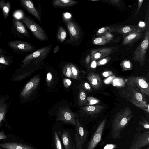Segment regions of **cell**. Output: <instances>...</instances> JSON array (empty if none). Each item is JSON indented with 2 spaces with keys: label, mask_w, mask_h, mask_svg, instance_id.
<instances>
[{
  "label": "cell",
  "mask_w": 149,
  "mask_h": 149,
  "mask_svg": "<svg viewBox=\"0 0 149 149\" xmlns=\"http://www.w3.org/2000/svg\"><path fill=\"white\" fill-rule=\"evenodd\" d=\"M133 116L132 110L129 106L125 107L116 114L111 123V133L112 138L116 139L121 137L122 131Z\"/></svg>",
  "instance_id": "6da1fadb"
},
{
  "label": "cell",
  "mask_w": 149,
  "mask_h": 149,
  "mask_svg": "<svg viewBox=\"0 0 149 149\" xmlns=\"http://www.w3.org/2000/svg\"><path fill=\"white\" fill-rule=\"evenodd\" d=\"M118 93L122 98L136 106L144 108L149 106L146 102L144 95L128 84L126 83L122 87Z\"/></svg>",
  "instance_id": "7a4b0ae2"
},
{
  "label": "cell",
  "mask_w": 149,
  "mask_h": 149,
  "mask_svg": "<svg viewBox=\"0 0 149 149\" xmlns=\"http://www.w3.org/2000/svg\"><path fill=\"white\" fill-rule=\"evenodd\" d=\"M148 18L143 40L139 44L133 53L132 59L139 62L141 66L145 64L146 59V54L149 44V23Z\"/></svg>",
  "instance_id": "3957f363"
},
{
  "label": "cell",
  "mask_w": 149,
  "mask_h": 149,
  "mask_svg": "<svg viewBox=\"0 0 149 149\" xmlns=\"http://www.w3.org/2000/svg\"><path fill=\"white\" fill-rule=\"evenodd\" d=\"M51 47L50 45L46 46L28 54L22 60L21 67H26L32 61H34L35 64L39 63L46 57L50 52Z\"/></svg>",
  "instance_id": "277c9868"
},
{
  "label": "cell",
  "mask_w": 149,
  "mask_h": 149,
  "mask_svg": "<svg viewBox=\"0 0 149 149\" xmlns=\"http://www.w3.org/2000/svg\"><path fill=\"white\" fill-rule=\"evenodd\" d=\"M126 84L132 86L143 95H149V85L145 78L143 77L130 76L125 80Z\"/></svg>",
  "instance_id": "5b68a950"
},
{
  "label": "cell",
  "mask_w": 149,
  "mask_h": 149,
  "mask_svg": "<svg viewBox=\"0 0 149 149\" xmlns=\"http://www.w3.org/2000/svg\"><path fill=\"white\" fill-rule=\"evenodd\" d=\"M22 19L37 39L42 41L46 40L47 35L44 30L33 20L26 16H24Z\"/></svg>",
  "instance_id": "8992f818"
},
{
  "label": "cell",
  "mask_w": 149,
  "mask_h": 149,
  "mask_svg": "<svg viewBox=\"0 0 149 149\" xmlns=\"http://www.w3.org/2000/svg\"><path fill=\"white\" fill-rule=\"evenodd\" d=\"M129 149H140L149 144V130H138Z\"/></svg>",
  "instance_id": "52a82bcc"
},
{
  "label": "cell",
  "mask_w": 149,
  "mask_h": 149,
  "mask_svg": "<svg viewBox=\"0 0 149 149\" xmlns=\"http://www.w3.org/2000/svg\"><path fill=\"white\" fill-rule=\"evenodd\" d=\"M78 115L72 112L70 110L66 107L60 108L57 111L56 120L74 126L76 125L75 118Z\"/></svg>",
  "instance_id": "ba28073f"
},
{
  "label": "cell",
  "mask_w": 149,
  "mask_h": 149,
  "mask_svg": "<svg viewBox=\"0 0 149 149\" xmlns=\"http://www.w3.org/2000/svg\"><path fill=\"white\" fill-rule=\"evenodd\" d=\"M75 143L73 149H82V146L87 138L88 132L81 123L76 120Z\"/></svg>",
  "instance_id": "9c48e42d"
},
{
  "label": "cell",
  "mask_w": 149,
  "mask_h": 149,
  "mask_svg": "<svg viewBox=\"0 0 149 149\" xmlns=\"http://www.w3.org/2000/svg\"><path fill=\"white\" fill-rule=\"evenodd\" d=\"M109 32L117 33L124 36L131 33L143 31L145 28L139 27L137 25H125L108 26Z\"/></svg>",
  "instance_id": "30bf717a"
},
{
  "label": "cell",
  "mask_w": 149,
  "mask_h": 149,
  "mask_svg": "<svg viewBox=\"0 0 149 149\" xmlns=\"http://www.w3.org/2000/svg\"><path fill=\"white\" fill-rule=\"evenodd\" d=\"M40 81V78L38 76H36L30 80L21 91L20 97L24 100L28 99L36 90Z\"/></svg>",
  "instance_id": "8fae6325"
},
{
  "label": "cell",
  "mask_w": 149,
  "mask_h": 149,
  "mask_svg": "<svg viewBox=\"0 0 149 149\" xmlns=\"http://www.w3.org/2000/svg\"><path fill=\"white\" fill-rule=\"evenodd\" d=\"M66 26L70 36L66 43L72 44L78 42L81 34L79 26L74 22L69 20L67 22Z\"/></svg>",
  "instance_id": "7c38bea8"
},
{
  "label": "cell",
  "mask_w": 149,
  "mask_h": 149,
  "mask_svg": "<svg viewBox=\"0 0 149 149\" xmlns=\"http://www.w3.org/2000/svg\"><path fill=\"white\" fill-rule=\"evenodd\" d=\"M8 45L14 52L18 54L31 52L34 48L32 45L24 41H10L8 42Z\"/></svg>",
  "instance_id": "4fadbf2b"
},
{
  "label": "cell",
  "mask_w": 149,
  "mask_h": 149,
  "mask_svg": "<svg viewBox=\"0 0 149 149\" xmlns=\"http://www.w3.org/2000/svg\"><path fill=\"white\" fill-rule=\"evenodd\" d=\"M118 49V47H113L94 49L91 51V60L93 61L101 59L110 55Z\"/></svg>",
  "instance_id": "5bb4252c"
},
{
  "label": "cell",
  "mask_w": 149,
  "mask_h": 149,
  "mask_svg": "<svg viewBox=\"0 0 149 149\" xmlns=\"http://www.w3.org/2000/svg\"><path fill=\"white\" fill-rule=\"evenodd\" d=\"M104 119L100 123L90 141L86 149H94L100 141L106 123Z\"/></svg>",
  "instance_id": "9a60e30c"
},
{
  "label": "cell",
  "mask_w": 149,
  "mask_h": 149,
  "mask_svg": "<svg viewBox=\"0 0 149 149\" xmlns=\"http://www.w3.org/2000/svg\"><path fill=\"white\" fill-rule=\"evenodd\" d=\"M11 101L8 94H0V127L6 120V116L8 111Z\"/></svg>",
  "instance_id": "2e32d148"
},
{
  "label": "cell",
  "mask_w": 149,
  "mask_h": 149,
  "mask_svg": "<svg viewBox=\"0 0 149 149\" xmlns=\"http://www.w3.org/2000/svg\"><path fill=\"white\" fill-rule=\"evenodd\" d=\"M21 6L35 17L39 21L41 22V18L38 11L35 8L32 2L29 0H20Z\"/></svg>",
  "instance_id": "e0dca14e"
},
{
  "label": "cell",
  "mask_w": 149,
  "mask_h": 149,
  "mask_svg": "<svg viewBox=\"0 0 149 149\" xmlns=\"http://www.w3.org/2000/svg\"><path fill=\"white\" fill-rule=\"evenodd\" d=\"M143 35V31L134 32L124 36L121 45H131L141 39Z\"/></svg>",
  "instance_id": "ac0fdd59"
},
{
  "label": "cell",
  "mask_w": 149,
  "mask_h": 149,
  "mask_svg": "<svg viewBox=\"0 0 149 149\" xmlns=\"http://www.w3.org/2000/svg\"><path fill=\"white\" fill-rule=\"evenodd\" d=\"M87 79L92 88L95 90L100 89L102 86V82L100 77L97 74L92 72L87 76Z\"/></svg>",
  "instance_id": "d6986e66"
},
{
  "label": "cell",
  "mask_w": 149,
  "mask_h": 149,
  "mask_svg": "<svg viewBox=\"0 0 149 149\" xmlns=\"http://www.w3.org/2000/svg\"><path fill=\"white\" fill-rule=\"evenodd\" d=\"M0 147L5 149H35L29 145L15 142L1 143Z\"/></svg>",
  "instance_id": "ffe728a7"
},
{
  "label": "cell",
  "mask_w": 149,
  "mask_h": 149,
  "mask_svg": "<svg viewBox=\"0 0 149 149\" xmlns=\"http://www.w3.org/2000/svg\"><path fill=\"white\" fill-rule=\"evenodd\" d=\"M102 105H91L86 106L82 108L81 112L88 115L94 116L100 113L104 108Z\"/></svg>",
  "instance_id": "44dd1931"
},
{
  "label": "cell",
  "mask_w": 149,
  "mask_h": 149,
  "mask_svg": "<svg viewBox=\"0 0 149 149\" xmlns=\"http://www.w3.org/2000/svg\"><path fill=\"white\" fill-rule=\"evenodd\" d=\"M58 133L61 139L65 149H73V145L68 131L63 130L62 133L61 131H58Z\"/></svg>",
  "instance_id": "7402d4cb"
},
{
  "label": "cell",
  "mask_w": 149,
  "mask_h": 149,
  "mask_svg": "<svg viewBox=\"0 0 149 149\" xmlns=\"http://www.w3.org/2000/svg\"><path fill=\"white\" fill-rule=\"evenodd\" d=\"M13 24L15 28L18 32L27 38L29 37V34L28 31L21 21L18 19L14 18Z\"/></svg>",
  "instance_id": "603a6c76"
},
{
  "label": "cell",
  "mask_w": 149,
  "mask_h": 149,
  "mask_svg": "<svg viewBox=\"0 0 149 149\" xmlns=\"http://www.w3.org/2000/svg\"><path fill=\"white\" fill-rule=\"evenodd\" d=\"M76 1L72 0H55L52 4L54 7H68L73 5L77 3Z\"/></svg>",
  "instance_id": "cb8c5ba5"
},
{
  "label": "cell",
  "mask_w": 149,
  "mask_h": 149,
  "mask_svg": "<svg viewBox=\"0 0 149 149\" xmlns=\"http://www.w3.org/2000/svg\"><path fill=\"white\" fill-rule=\"evenodd\" d=\"M11 8L10 1L5 2V0H0V8L2 10L4 20L6 19L9 15Z\"/></svg>",
  "instance_id": "d4e9b609"
},
{
  "label": "cell",
  "mask_w": 149,
  "mask_h": 149,
  "mask_svg": "<svg viewBox=\"0 0 149 149\" xmlns=\"http://www.w3.org/2000/svg\"><path fill=\"white\" fill-rule=\"evenodd\" d=\"M113 38H109L105 36L94 38L92 40L93 44L96 45H103L108 43L111 41Z\"/></svg>",
  "instance_id": "484cf974"
},
{
  "label": "cell",
  "mask_w": 149,
  "mask_h": 149,
  "mask_svg": "<svg viewBox=\"0 0 149 149\" xmlns=\"http://www.w3.org/2000/svg\"><path fill=\"white\" fill-rule=\"evenodd\" d=\"M86 98V93L83 89L79 87L78 99V104L80 106H87L88 103Z\"/></svg>",
  "instance_id": "4316f807"
},
{
  "label": "cell",
  "mask_w": 149,
  "mask_h": 149,
  "mask_svg": "<svg viewBox=\"0 0 149 149\" xmlns=\"http://www.w3.org/2000/svg\"><path fill=\"white\" fill-rule=\"evenodd\" d=\"M13 61L12 56H7L4 54H0V63L9 66Z\"/></svg>",
  "instance_id": "83f0119b"
},
{
  "label": "cell",
  "mask_w": 149,
  "mask_h": 149,
  "mask_svg": "<svg viewBox=\"0 0 149 149\" xmlns=\"http://www.w3.org/2000/svg\"><path fill=\"white\" fill-rule=\"evenodd\" d=\"M67 36L65 30L62 26H60L58 29L57 34L58 39L61 42H63Z\"/></svg>",
  "instance_id": "f1b7e54d"
},
{
  "label": "cell",
  "mask_w": 149,
  "mask_h": 149,
  "mask_svg": "<svg viewBox=\"0 0 149 149\" xmlns=\"http://www.w3.org/2000/svg\"><path fill=\"white\" fill-rule=\"evenodd\" d=\"M63 73L65 76L69 78H74L70 67V64H66L63 68Z\"/></svg>",
  "instance_id": "f546056e"
},
{
  "label": "cell",
  "mask_w": 149,
  "mask_h": 149,
  "mask_svg": "<svg viewBox=\"0 0 149 149\" xmlns=\"http://www.w3.org/2000/svg\"><path fill=\"white\" fill-rule=\"evenodd\" d=\"M54 139L55 149H63L58 134L56 131L54 132Z\"/></svg>",
  "instance_id": "4dcf8cb0"
},
{
  "label": "cell",
  "mask_w": 149,
  "mask_h": 149,
  "mask_svg": "<svg viewBox=\"0 0 149 149\" xmlns=\"http://www.w3.org/2000/svg\"><path fill=\"white\" fill-rule=\"evenodd\" d=\"M70 67L74 78L75 79H78L79 76V71L78 69L73 64H70Z\"/></svg>",
  "instance_id": "1f68e13d"
},
{
  "label": "cell",
  "mask_w": 149,
  "mask_h": 149,
  "mask_svg": "<svg viewBox=\"0 0 149 149\" xmlns=\"http://www.w3.org/2000/svg\"><path fill=\"white\" fill-rule=\"evenodd\" d=\"M121 65L125 70H131L132 68V65L129 60H124L121 63Z\"/></svg>",
  "instance_id": "d6a6232c"
},
{
  "label": "cell",
  "mask_w": 149,
  "mask_h": 149,
  "mask_svg": "<svg viewBox=\"0 0 149 149\" xmlns=\"http://www.w3.org/2000/svg\"><path fill=\"white\" fill-rule=\"evenodd\" d=\"M86 99L88 103L87 106L91 105L100 102V101L98 99L92 97H88Z\"/></svg>",
  "instance_id": "836d02e7"
},
{
  "label": "cell",
  "mask_w": 149,
  "mask_h": 149,
  "mask_svg": "<svg viewBox=\"0 0 149 149\" xmlns=\"http://www.w3.org/2000/svg\"><path fill=\"white\" fill-rule=\"evenodd\" d=\"M109 32L108 26L102 27L97 31L96 35L97 36H102L103 34Z\"/></svg>",
  "instance_id": "e575fe53"
},
{
  "label": "cell",
  "mask_w": 149,
  "mask_h": 149,
  "mask_svg": "<svg viewBox=\"0 0 149 149\" xmlns=\"http://www.w3.org/2000/svg\"><path fill=\"white\" fill-rule=\"evenodd\" d=\"M110 57H107L102 58L99 60L97 63L98 66H100L106 64L111 59Z\"/></svg>",
  "instance_id": "d590c367"
},
{
  "label": "cell",
  "mask_w": 149,
  "mask_h": 149,
  "mask_svg": "<svg viewBox=\"0 0 149 149\" xmlns=\"http://www.w3.org/2000/svg\"><path fill=\"white\" fill-rule=\"evenodd\" d=\"M14 18L19 19H21L24 16L23 13L20 11H18L15 12L13 14Z\"/></svg>",
  "instance_id": "8d00e7d4"
},
{
  "label": "cell",
  "mask_w": 149,
  "mask_h": 149,
  "mask_svg": "<svg viewBox=\"0 0 149 149\" xmlns=\"http://www.w3.org/2000/svg\"><path fill=\"white\" fill-rule=\"evenodd\" d=\"M106 1L108 3H110L111 4L120 6H121L122 4L121 1L120 0H106Z\"/></svg>",
  "instance_id": "74e56055"
},
{
  "label": "cell",
  "mask_w": 149,
  "mask_h": 149,
  "mask_svg": "<svg viewBox=\"0 0 149 149\" xmlns=\"http://www.w3.org/2000/svg\"><path fill=\"white\" fill-rule=\"evenodd\" d=\"M143 0H139L138 1L137 8L134 15V16L137 15L139 13L143 4Z\"/></svg>",
  "instance_id": "f35d334b"
},
{
  "label": "cell",
  "mask_w": 149,
  "mask_h": 149,
  "mask_svg": "<svg viewBox=\"0 0 149 149\" xmlns=\"http://www.w3.org/2000/svg\"><path fill=\"white\" fill-rule=\"evenodd\" d=\"M71 81L69 79H65L63 80V84L64 86L66 88H68L71 84Z\"/></svg>",
  "instance_id": "ab89813d"
},
{
  "label": "cell",
  "mask_w": 149,
  "mask_h": 149,
  "mask_svg": "<svg viewBox=\"0 0 149 149\" xmlns=\"http://www.w3.org/2000/svg\"><path fill=\"white\" fill-rule=\"evenodd\" d=\"M32 72V71H31L19 75V77H17V78H16V79H17V80H20L21 79H23L24 78L26 77L28 75L31 74Z\"/></svg>",
  "instance_id": "60d3db41"
},
{
  "label": "cell",
  "mask_w": 149,
  "mask_h": 149,
  "mask_svg": "<svg viewBox=\"0 0 149 149\" xmlns=\"http://www.w3.org/2000/svg\"><path fill=\"white\" fill-rule=\"evenodd\" d=\"M140 124L143 126L144 128L146 130H149V124L146 120H143V122H141Z\"/></svg>",
  "instance_id": "b9f144b4"
},
{
  "label": "cell",
  "mask_w": 149,
  "mask_h": 149,
  "mask_svg": "<svg viewBox=\"0 0 149 149\" xmlns=\"http://www.w3.org/2000/svg\"><path fill=\"white\" fill-rule=\"evenodd\" d=\"M116 146L115 144H107L103 149H115Z\"/></svg>",
  "instance_id": "7bdbcfd3"
},
{
  "label": "cell",
  "mask_w": 149,
  "mask_h": 149,
  "mask_svg": "<svg viewBox=\"0 0 149 149\" xmlns=\"http://www.w3.org/2000/svg\"><path fill=\"white\" fill-rule=\"evenodd\" d=\"M84 87L85 89L88 92H91L92 88L91 86L87 82H85L84 84Z\"/></svg>",
  "instance_id": "ee69618b"
},
{
  "label": "cell",
  "mask_w": 149,
  "mask_h": 149,
  "mask_svg": "<svg viewBox=\"0 0 149 149\" xmlns=\"http://www.w3.org/2000/svg\"><path fill=\"white\" fill-rule=\"evenodd\" d=\"M7 135L3 131H0V140L7 138Z\"/></svg>",
  "instance_id": "f6af8a7d"
},
{
  "label": "cell",
  "mask_w": 149,
  "mask_h": 149,
  "mask_svg": "<svg viewBox=\"0 0 149 149\" xmlns=\"http://www.w3.org/2000/svg\"><path fill=\"white\" fill-rule=\"evenodd\" d=\"M52 75L50 72L48 73L47 75V82H49L52 79Z\"/></svg>",
  "instance_id": "bcb514c9"
},
{
  "label": "cell",
  "mask_w": 149,
  "mask_h": 149,
  "mask_svg": "<svg viewBox=\"0 0 149 149\" xmlns=\"http://www.w3.org/2000/svg\"><path fill=\"white\" fill-rule=\"evenodd\" d=\"M112 74V73L109 71H106L103 73V75L105 77H107Z\"/></svg>",
  "instance_id": "7dc6e473"
},
{
  "label": "cell",
  "mask_w": 149,
  "mask_h": 149,
  "mask_svg": "<svg viewBox=\"0 0 149 149\" xmlns=\"http://www.w3.org/2000/svg\"><path fill=\"white\" fill-rule=\"evenodd\" d=\"M97 63L95 61H93L91 64V66L93 68H95L96 67Z\"/></svg>",
  "instance_id": "c3c4849f"
},
{
  "label": "cell",
  "mask_w": 149,
  "mask_h": 149,
  "mask_svg": "<svg viewBox=\"0 0 149 149\" xmlns=\"http://www.w3.org/2000/svg\"><path fill=\"white\" fill-rule=\"evenodd\" d=\"M91 56L90 55H88L86 57V62L87 63H88L90 62Z\"/></svg>",
  "instance_id": "681fc988"
},
{
  "label": "cell",
  "mask_w": 149,
  "mask_h": 149,
  "mask_svg": "<svg viewBox=\"0 0 149 149\" xmlns=\"http://www.w3.org/2000/svg\"><path fill=\"white\" fill-rule=\"evenodd\" d=\"M59 50V45H57L54 49L53 51L54 53H56Z\"/></svg>",
  "instance_id": "f907efd6"
},
{
  "label": "cell",
  "mask_w": 149,
  "mask_h": 149,
  "mask_svg": "<svg viewBox=\"0 0 149 149\" xmlns=\"http://www.w3.org/2000/svg\"><path fill=\"white\" fill-rule=\"evenodd\" d=\"M7 52L2 49L0 47V54H6Z\"/></svg>",
  "instance_id": "816d5d0a"
},
{
  "label": "cell",
  "mask_w": 149,
  "mask_h": 149,
  "mask_svg": "<svg viewBox=\"0 0 149 149\" xmlns=\"http://www.w3.org/2000/svg\"><path fill=\"white\" fill-rule=\"evenodd\" d=\"M139 27L142 28H144L143 27L145 25V24L143 22H141L139 23Z\"/></svg>",
  "instance_id": "f5cc1de1"
},
{
  "label": "cell",
  "mask_w": 149,
  "mask_h": 149,
  "mask_svg": "<svg viewBox=\"0 0 149 149\" xmlns=\"http://www.w3.org/2000/svg\"><path fill=\"white\" fill-rule=\"evenodd\" d=\"M6 67V65L0 63V71L4 69Z\"/></svg>",
  "instance_id": "db71d44e"
},
{
  "label": "cell",
  "mask_w": 149,
  "mask_h": 149,
  "mask_svg": "<svg viewBox=\"0 0 149 149\" xmlns=\"http://www.w3.org/2000/svg\"><path fill=\"white\" fill-rule=\"evenodd\" d=\"M91 1H99L98 0H91Z\"/></svg>",
  "instance_id": "11a10c76"
},
{
  "label": "cell",
  "mask_w": 149,
  "mask_h": 149,
  "mask_svg": "<svg viewBox=\"0 0 149 149\" xmlns=\"http://www.w3.org/2000/svg\"><path fill=\"white\" fill-rule=\"evenodd\" d=\"M1 37V32L0 31V38Z\"/></svg>",
  "instance_id": "9f6ffc18"
},
{
  "label": "cell",
  "mask_w": 149,
  "mask_h": 149,
  "mask_svg": "<svg viewBox=\"0 0 149 149\" xmlns=\"http://www.w3.org/2000/svg\"><path fill=\"white\" fill-rule=\"evenodd\" d=\"M146 149H149V147H148Z\"/></svg>",
  "instance_id": "6f0895ef"
},
{
  "label": "cell",
  "mask_w": 149,
  "mask_h": 149,
  "mask_svg": "<svg viewBox=\"0 0 149 149\" xmlns=\"http://www.w3.org/2000/svg\"><path fill=\"white\" fill-rule=\"evenodd\" d=\"M0 149H2L1 148H0Z\"/></svg>",
  "instance_id": "680465c9"
}]
</instances>
